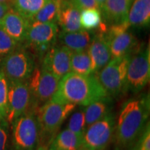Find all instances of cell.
<instances>
[{
  "label": "cell",
  "mask_w": 150,
  "mask_h": 150,
  "mask_svg": "<svg viewBox=\"0 0 150 150\" xmlns=\"http://www.w3.org/2000/svg\"><path fill=\"white\" fill-rule=\"evenodd\" d=\"M149 95L129 99L122 106L115 122L116 150H129L149 123Z\"/></svg>",
  "instance_id": "obj_1"
},
{
  "label": "cell",
  "mask_w": 150,
  "mask_h": 150,
  "mask_svg": "<svg viewBox=\"0 0 150 150\" xmlns=\"http://www.w3.org/2000/svg\"><path fill=\"white\" fill-rule=\"evenodd\" d=\"M109 97L95 74L69 72L59 81L52 100L86 106L99 99Z\"/></svg>",
  "instance_id": "obj_2"
},
{
  "label": "cell",
  "mask_w": 150,
  "mask_h": 150,
  "mask_svg": "<svg viewBox=\"0 0 150 150\" xmlns=\"http://www.w3.org/2000/svg\"><path fill=\"white\" fill-rule=\"evenodd\" d=\"M76 105L50 100L35 110L39 127L38 147L48 148L50 144Z\"/></svg>",
  "instance_id": "obj_3"
},
{
  "label": "cell",
  "mask_w": 150,
  "mask_h": 150,
  "mask_svg": "<svg viewBox=\"0 0 150 150\" xmlns=\"http://www.w3.org/2000/svg\"><path fill=\"white\" fill-rule=\"evenodd\" d=\"M36 108L32 107L11 124L10 150H36L39 145V127Z\"/></svg>",
  "instance_id": "obj_4"
},
{
  "label": "cell",
  "mask_w": 150,
  "mask_h": 150,
  "mask_svg": "<svg viewBox=\"0 0 150 150\" xmlns=\"http://www.w3.org/2000/svg\"><path fill=\"white\" fill-rule=\"evenodd\" d=\"M131 54L114 58L95 73L109 97H118L126 91L127 74Z\"/></svg>",
  "instance_id": "obj_5"
},
{
  "label": "cell",
  "mask_w": 150,
  "mask_h": 150,
  "mask_svg": "<svg viewBox=\"0 0 150 150\" xmlns=\"http://www.w3.org/2000/svg\"><path fill=\"white\" fill-rule=\"evenodd\" d=\"M35 67L31 52L20 45L16 50L1 60L0 70L8 81H24L29 79Z\"/></svg>",
  "instance_id": "obj_6"
},
{
  "label": "cell",
  "mask_w": 150,
  "mask_h": 150,
  "mask_svg": "<svg viewBox=\"0 0 150 150\" xmlns=\"http://www.w3.org/2000/svg\"><path fill=\"white\" fill-rule=\"evenodd\" d=\"M149 45L140 47L131 54L127 74L126 91L133 93L141 91L149 81Z\"/></svg>",
  "instance_id": "obj_7"
},
{
  "label": "cell",
  "mask_w": 150,
  "mask_h": 150,
  "mask_svg": "<svg viewBox=\"0 0 150 150\" xmlns=\"http://www.w3.org/2000/svg\"><path fill=\"white\" fill-rule=\"evenodd\" d=\"M115 117L108 113L86 129L82 136V150H104L113 140Z\"/></svg>",
  "instance_id": "obj_8"
},
{
  "label": "cell",
  "mask_w": 150,
  "mask_h": 150,
  "mask_svg": "<svg viewBox=\"0 0 150 150\" xmlns=\"http://www.w3.org/2000/svg\"><path fill=\"white\" fill-rule=\"evenodd\" d=\"M60 80L41 67H35L27 82L35 107L51 100L57 91Z\"/></svg>",
  "instance_id": "obj_9"
},
{
  "label": "cell",
  "mask_w": 150,
  "mask_h": 150,
  "mask_svg": "<svg viewBox=\"0 0 150 150\" xmlns=\"http://www.w3.org/2000/svg\"><path fill=\"white\" fill-rule=\"evenodd\" d=\"M59 34V25L54 22H29L24 44L27 47L43 55L55 45ZM23 44V45H24Z\"/></svg>",
  "instance_id": "obj_10"
},
{
  "label": "cell",
  "mask_w": 150,
  "mask_h": 150,
  "mask_svg": "<svg viewBox=\"0 0 150 150\" xmlns=\"http://www.w3.org/2000/svg\"><path fill=\"white\" fill-rule=\"evenodd\" d=\"M8 108L6 120L11 125L30 108L36 107L33 105L27 81H16L8 80Z\"/></svg>",
  "instance_id": "obj_11"
},
{
  "label": "cell",
  "mask_w": 150,
  "mask_h": 150,
  "mask_svg": "<svg viewBox=\"0 0 150 150\" xmlns=\"http://www.w3.org/2000/svg\"><path fill=\"white\" fill-rule=\"evenodd\" d=\"M128 22L110 26L107 35L111 59L132 54L138 49V40L132 33L129 31Z\"/></svg>",
  "instance_id": "obj_12"
},
{
  "label": "cell",
  "mask_w": 150,
  "mask_h": 150,
  "mask_svg": "<svg viewBox=\"0 0 150 150\" xmlns=\"http://www.w3.org/2000/svg\"><path fill=\"white\" fill-rule=\"evenodd\" d=\"M72 53L66 47L54 45L43 54L41 67L61 79L71 72Z\"/></svg>",
  "instance_id": "obj_13"
},
{
  "label": "cell",
  "mask_w": 150,
  "mask_h": 150,
  "mask_svg": "<svg viewBox=\"0 0 150 150\" xmlns=\"http://www.w3.org/2000/svg\"><path fill=\"white\" fill-rule=\"evenodd\" d=\"M93 63V73L99 72L111 59L109 40L106 32L97 31L87 50Z\"/></svg>",
  "instance_id": "obj_14"
},
{
  "label": "cell",
  "mask_w": 150,
  "mask_h": 150,
  "mask_svg": "<svg viewBox=\"0 0 150 150\" xmlns=\"http://www.w3.org/2000/svg\"><path fill=\"white\" fill-rule=\"evenodd\" d=\"M131 3L130 0H106L100 8L102 21L108 27L128 22Z\"/></svg>",
  "instance_id": "obj_15"
},
{
  "label": "cell",
  "mask_w": 150,
  "mask_h": 150,
  "mask_svg": "<svg viewBox=\"0 0 150 150\" xmlns=\"http://www.w3.org/2000/svg\"><path fill=\"white\" fill-rule=\"evenodd\" d=\"M29 25V20L12 8L0 20V27L20 45L25 41Z\"/></svg>",
  "instance_id": "obj_16"
},
{
  "label": "cell",
  "mask_w": 150,
  "mask_h": 150,
  "mask_svg": "<svg viewBox=\"0 0 150 150\" xmlns=\"http://www.w3.org/2000/svg\"><path fill=\"white\" fill-rule=\"evenodd\" d=\"M81 11L70 0H61L58 25L64 32H74L83 29L80 22Z\"/></svg>",
  "instance_id": "obj_17"
},
{
  "label": "cell",
  "mask_w": 150,
  "mask_h": 150,
  "mask_svg": "<svg viewBox=\"0 0 150 150\" xmlns=\"http://www.w3.org/2000/svg\"><path fill=\"white\" fill-rule=\"evenodd\" d=\"M95 31L81 29L74 32L61 31L58 34L60 44L66 47L71 52H77L87 50Z\"/></svg>",
  "instance_id": "obj_18"
},
{
  "label": "cell",
  "mask_w": 150,
  "mask_h": 150,
  "mask_svg": "<svg viewBox=\"0 0 150 150\" xmlns=\"http://www.w3.org/2000/svg\"><path fill=\"white\" fill-rule=\"evenodd\" d=\"M150 22V0H134L128 15L130 27H144Z\"/></svg>",
  "instance_id": "obj_19"
},
{
  "label": "cell",
  "mask_w": 150,
  "mask_h": 150,
  "mask_svg": "<svg viewBox=\"0 0 150 150\" xmlns=\"http://www.w3.org/2000/svg\"><path fill=\"white\" fill-rule=\"evenodd\" d=\"M47 150H82V137L65 129L56 135Z\"/></svg>",
  "instance_id": "obj_20"
},
{
  "label": "cell",
  "mask_w": 150,
  "mask_h": 150,
  "mask_svg": "<svg viewBox=\"0 0 150 150\" xmlns=\"http://www.w3.org/2000/svg\"><path fill=\"white\" fill-rule=\"evenodd\" d=\"M83 108L86 127L87 128L92 124L110 113L112 108V100L110 97H106L92 102L91 104L83 106Z\"/></svg>",
  "instance_id": "obj_21"
},
{
  "label": "cell",
  "mask_w": 150,
  "mask_h": 150,
  "mask_svg": "<svg viewBox=\"0 0 150 150\" xmlns=\"http://www.w3.org/2000/svg\"><path fill=\"white\" fill-rule=\"evenodd\" d=\"M60 3L61 0H48L40 10L31 18L29 22L57 23Z\"/></svg>",
  "instance_id": "obj_22"
},
{
  "label": "cell",
  "mask_w": 150,
  "mask_h": 150,
  "mask_svg": "<svg viewBox=\"0 0 150 150\" xmlns=\"http://www.w3.org/2000/svg\"><path fill=\"white\" fill-rule=\"evenodd\" d=\"M71 72L79 74H93V63L87 50L72 52L71 56Z\"/></svg>",
  "instance_id": "obj_23"
},
{
  "label": "cell",
  "mask_w": 150,
  "mask_h": 150,
  "mask_svg": "<svg viewBox=\"0 0 150 150\" xmlns=\"http://www.w3.org/2000/svg\"><path fill=\"white\" fill-rule=\"evenodd\" d=\"M47 1L48 0H12L11 8L29 21Z\"/></svg>",
  "instance_id": "obj_24"
},
{
  "label": "cell",
  "mask_w": 150,
  "mask_h": 150,
  "mask_svg": "<svg viewBox=\"0 0 150 150\" xmlns=\"http://www.w3.org/2000/svg\"><path fill=\"white\" fill-rule=\"evenodd\" d=\"M80 22L82 29L87 31L97 29L102 22V15L99 9L89 8L81 11Z\"/></svg>",
  "instance_id": "obj_25"
},
{
  "label": "cell",
  "mask_w": 150,
  "mask_h": 150,
  "mask_svg": "<svg viewBox=\"0 0 150 150\" xmlns=\"http://www.w3.org/2000/svg\"><path fill=\"white\" fill-rule=\"evenodd\" d=\"M86 128L84 108L83 106H81L75 111L73 110L67 122V129L78 136L82 137Z\"/></svg>",
  "instance_id": "obj_26"
},
{
  "label": "cell",
  "mask_w": 150,
  "mask_h": 150,
  "mask_svg": "<svg viewBox=\"0 0 150 150\" xmlns=\"http://www.w3.org/2000/svg\"><path fill=\"white\" fill-rule=\"evenodd\" d=\"M8 81L4 73L0 70V119H6L8 108Z\"/></svg>",
  "instance_id": "obj_27"
},
{
  "label": "cell",
  "mask_w": 150,
  "mask_h": 150,
  "mask_svg": "<svg viewBox=\"0 0 150 150\" xmlns=\"http://www.w3.org/2000/svg\"><path fill=\"white\" fill-rule=\"evenodd\" d=\"M20 45L0 27V61L16 50Z\"/></svg>",
  "instance_id": "obj_28"
},
{
  "label": "cell",
  "mask_w": 150,
  "mask_h": 150,
  "mask_svg": "<svg viewBox=\"0 0 150 150\" xmlns=\"http://www.w3.org/2000/svg\"><path fill=\"white\" fill-rule=\"evenodd\" d=\"M129 150H150L149 122Z\"/></svg>",
  "instance_id": "obj_29"
},
{
  "label": "cell",
  "mask_w": 150,
  "mask_h": 150,
  "mask_svg": "<svg viewBox=\"0 0 150 150\" xmlns=\"http://www.w3.org/2000/svg\"><path fill=\"white\" fill-rule=\"evenodd\" d=\"M9 125L6 119H0V150L10 149Z\"/></svg>",
  "instance_id": "obj_30"
},
{
  "label": "cell",
  "mask_w": 150,
  "mask_h": 150,
  "mask_svg": "<svg viewBox=\"0 0 150 150\" xmlns=\"http://www.w3.org/2000/svg\"><path fill=\"white\" fill-rule=\"evenodd\" d=\"M70 1L81 11L89 8H97L99 10V5L97 4L95 0H70Z\"/></svg>",
  "instance_id": "obj_31"
},
{
  "label": "cell",
  "mask_w": 150,
  "mask_h": 150,
  "mask_svg": "<svg viewBox=\"0 0 150 150\" xmlns=\"http://www.w3.org/2000/svg\"><path fill=\"white\" fill-rule=\"evenodd\" d=\"M11 8L9 4L4 3H0V20L3 18L6 13Z\"/></svg>",
  "instance_id": "obj_32"
},
{
  "label": "cell",
  "mask_w": 150,
  "mask_h": 150,
  "mask_svg": "<svg viewBox=\"0 0 150 150\" xmlns=\"http://www.w3.org/2000/svg\"><path fill=\"white\" fill-rule=\"evenodd\" d=\"M95 1H97V4L99 5V10H100L101 6H102L103 4H104V3L105 2V1H106V0H95Z\"/></svg>",
  "instance_id": "obj_33"
},
{
  "label": "cell",
  "mask_w": 150,
  "mask_h": 150,
  "mask_svg": "<svg viewBox=\"0 0 150 150\" xmlns=\"http://www.w3.org/2000/svg\"><path fill=\"white\" fill-rule=\"evenodd\" d=\"M0 3H4L9 4L11 6V3H12V0H0Z\"/></svg>",
  "instance_id": "obj_34"
},
{
  "label": "cell",
  "mask_w": 150,
  "mask_h": 150,
  "mask_svg": "<svg viewBox=\"0 0 150 150\" xmlns=\"http://www.w3.org/2000/svg\"><path fill=\"white\" fill-rule=\"evenodd\" d=\"M36 150H47V148H45V147H38V149Z\"/></svg>",
  "instance_id": "obj_35"
},
{
  "label": "cell",
  "mask_w": 150,
  "mask_h": 150,
  "mask_svg": "<svg viewBox=\"0 0 150 150\" xmlns=\"http://www.w3.org/2000/svg\"><path fill=\"white\" fill-rule=\"evenodd\" d=\"M130 1H134V0H130Z\"/></svg>",
  "instance_id": "obj_36"
},
{
  "label": "cell",
  "mask_w": 150,
  "mask_h": 150,
  "mask_svg": "<svg viewBox=\"0 0 150 150\" xmlns=\"http://www.w3.org/2000/svg\"><path fill=\"white\" fill-rule=\"evenodd\" d=\"M104 150H106V149H104Z\"/></svg>",
  "instance_id": "obj_37"
}]
</instances>
